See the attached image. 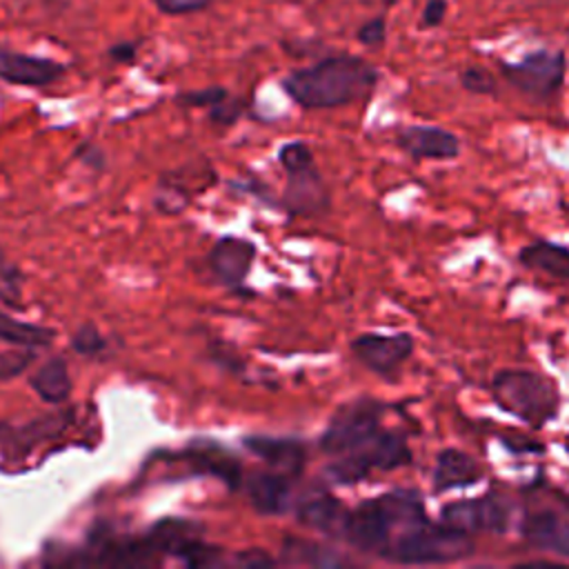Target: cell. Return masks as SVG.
<instances>
[{"instance_id":"1f68e13d","label":"cell","mask_w":569,"mask_h":569,"mask_svg":"<svg viewBox=\"0 0 569 569\" xmlns=\"http://www.w3.org/2000/svg\"><path fill=\"white\" fill-rule=\"evenodd\" d=\"M445 16H447V0H427L422 16H420V24L422 27H440Z\"/></svg>"},{"instance_id":"9c48e42d","label":"cell","mask_w":569,"mask_h":569,"mask_svg":"<svg viewBox=\"0 0 569 569\" xmlns=\"http://www.w3.org/2000/svg\"><path fill=\"white\" fill-rule=\"evenodd\" d=\"M351 349L367 369L391 376L413 353V338L409 333H360Z\"/></svg>"},{"instance_id":"6da1fadb","label":"cell","mask_w":569,"mask_h":569,"mask_svg":"<svg viewBox=\"0 0 569 569\" xmlns=\"http://www.w3.org/2000/svg\"><path fill=\"white\" fill-rule=\"evenodd\" d=\"M378 69L360 56L333 53L282 78L284 93L302 109H333L369 96Z\"/></svg>"},{"instance_id":"83f0119b","label":"cell","mask_w":569,"mask_h":569,"mask_svg":"<svg viewBox=\"0 0 569 569\" xmlns=\"http://www.w3.org/2000/svg\"><path fill=\"white\" fill-rule=\"evenodd\" d=\"M153 7L164 16H187L204 11L213 0H151Z\"/></svg>"},{"instance_id":"8fae6325","label":"cell","mask_w":569,"mask_h":569,"mask_svg":"<svg viewBox=\"0 0 569 569\" xmlns=\"http://www.w3.org/2000/svg\"><path fill=\"white\" fill-rule=\"evenodd\" d=\"M64 71L67 67L58 60L18 53L0 44V78L4 82L22 87H47L56 82Z\"/></svg>"},{"instance_id":"836d02e7","label":"cell","mask_w":569,"mask_h":569,"mask_svg":"<svg viewBox=\"0 0 569 569\" xmlns=\"http://www.w3.org/2000/svg\"><path fill=\"white\" fill-rule=\"evenodd\" d=\"M240 565H247V567H262V565H273V558L269 553H264L262 549H249V551H242L238 553L236 558Z\"/></svg>"},{"instance_id":"7c38bea8","label":"cell","mask_w":569,"mask_h":569,"mask_svg":"<svg viewBox=\"0 0 569 569\" xmlns=\"http://www.w3.org/2000/svg\"><path fill=\"white\" fill-rule=\"evenodd\" d=\"M256 247L249 240L224 236L209 253V269L227 287H240L253 264Z\"/></svg>"},{"instance_id":"4fadbf2b","label":"cell","mask_w":569,"mask_h":569,"mask_svg":"<svg viewBox=\"0 0 569 569\" xmlns=\"http://www.w3.org/2000/svg\"><path fill=\"white\" fill-rule=\"evenodd\" d=\"M349 509L329 491L311 489L296 505V518L316 531L327 536H342Z\"/></svg>"},{"instance_id":"d4e9b609","label":"cell","mask_w":569,"mask_h":569,"mask_svg":"<svg viewBox=\"0 0 569 569\" xmlns=\"http://www.w3.org/2000/svg\"><path fill=\"white\" fill-rule=\"evenodd\" d=\"M71 347L76 353L89 358V356L102 353L107 349V338L98 331V327L93 322H84L71 336Z\"/></svg>"},{"instance_id":"9a60e30c","label":"cell","mask_w":569,"mask_h":569,"mask_svg":"<svg viewBox=\"0 0 569 569\" xmlns=\"http://www.w3.org/2000/svg\"><path fill=\"white\" fill-rule=\"evenodd\" d=\"M244 449L253 456L264 460L267 465L276 467L287 476H296L302 471L307 460V449L296 438H280V436H244Z\"/></svg>"},{"instance_id":"cb8c5ba5","label":"cell","mask_w":569,"mask_h":569,"mask_svg":"<svg viewBox=\"0 0 569 569\" xmlns=\"http://www.w3.org/2000/svg\"><path fill=\"white\" fill-rule=\"evenodd\" d=\"M282 560L289 565H338L340 560L333 558L329 551H325L320 545L289 538L282 547Z\"/></svg>"},{"instance_id":"7a4b0ae2","label":"cell","mask_w":569,"mask_h":569,"mask_svg":"<svg viewBox=\"0 0 569 569\" xmlns=\"http://www.w3.org/2000/svg\"><path fill=\"white\" fill-rule=\"evenodd\" d=\"M473 547L467 531L425 518L405 527L402 536L389 542L385 558L400 565H447L471 556Z\"/></svg>"},{"instance_id":"f1b7e54d","label":"cell","mask_w":569,"mask_h":569,"mask_svg":"<svg viewBox=\"0 0 569 569\" xmlns=\"http://www.w3.org/2000/svg\"><path fill=\"white\" fill-rule=\"evenodd\" d=\"M358 40L367 47H378L387 40V22L382 16L367 20L360 29H358Z\"/></svg>"},{"instance_id":"4316f807","label":"cell","mask_w":569,"mask_h":569,"mask_svg":"<svg viewBox=\"0 0 569 569\" xmlns=\"http://www.w3.org/2000/svg\"><path fill=\"white\" fill-rule=\"evenodd\" d=\"M227 89L224 87H207V89H198V91H187L178 96V102L187 104V107H216L218 102H222L227 98Z\"/></svg>"},{"instance_id":"30bf717a","label":"cell","mask_w":569,"mask_h":569,"mask_svg":"<svg viewBox=\"0 0 569 569\" xmlns=\"http://www.w3.org/2000/svg\"><path fill=\"white\" fill-rule=\"evenodd\" d=\"M391 522L382 513L376 498L360 502L356 509H349L342 538L365 553L385 556L391 542Z\"/></svg>"},{"instance_id":"5bb4252c","label":"cell","mask_w":569,"mask_h":569,"mask_svg":"<svg viewBox=\"0 0 569 569\" xmlns=\"http://www.w3.org/2000/svg\"><path fill=\"white\" fill-rule=\"evenodd\" d=\"M398 144L413 158H431V160H449L460 153V140L456 133L431 127V124H411L400 129Z\"/></svg>"},{"instance_id":"2e32d148","label":"cell","mask_w":569,"mask_h":569,"mask_svg":"<svg viewBox=\"0 0 569 569\" xmlns=\"http://www.w3.org/2000/svg\"><path fill=\"white\" fill-rule=\"evenodd\" d=\"M247 496L251 507L262 516H280L291 502V480L287 473L258 471L247 480Z\"/></svg>"},{"instance_id":"d6986e66","label":"cell","mask_w":569,"mask_h":569,"mask_svg":"<svg viewBox=\"0 0 569 569\" xmlns=\"http://www.w3.org/2000/svg\"><path fill=\"white\" fill-rule=\"evenodd\" d=\"M31 387L38 393V398L47 405H60L71 396V378L69 367L62 356L49 358L33 376Z\"/></svg>"},{"instance_id":"4dcf8cb0","label":"cell","mask_w":569,"mask_h":569,"mask_svg":"<svg viewBox=\"0 0 569 569\" xmlns=\"http://www.w3.org/2000/svg\"><path fill=\"white\" fill-rule=\"evenodd\" d=\"M240 111H242L240 102H236L227 96L222 102L211 107V120L218 122V124H231L240 116Z\"/></svg>"},{"instance_id":"5b68a950","label":"cell","mask_w":569,"mask_h":569,"mask_svg":"<svg viewBox=\"0 0 569 569\" xmlns=\"http://www.w3.org/2000/svg\"><path fill=\"white\" fill-rule=\"evenodd\" d=\"M278 160L287 173L282 204L293 216H320L329 209V189L316 167L307 142L293 140L280 147Z\"/></svg>"},{"instance_id":"7402d4cb","label":"cell","mask_w":569,"mask_h":569,"mask_svg":"<svg viewBox=\"0 0 569 569\" xmlns=\"http://www.w3.org/2000/svg\"><path fill=\"white\" fill-rule=\"evenodd\" d=\"M189 460L196 469L204 471V473H213L220 480H224L229 487H238L240 485V467L238 462L220 447L207 442V445H193L189 449Z\"/></svg>"},{"instance_id":"f546056e","label":"cell","mask_w":569,"mask_h":569,"mask_svg":"<svg viewBox=\"0 0 569 569\" xmlns=\"http://www.w3.org/2000/svg\"><path fill=\"white\" fill-rule=\"evenodd\" d=\"M31 360H33L31 351H24V353H18V351L0 353V380L18 376L20 371H24L31 365Z\"/></svg>"},{"instance_id":"8992f818","label":"cell","mask_w":569,"mask_h":569,"mask_svg":"<svg viewBox=\"0 0 569 569\" xmlns=\"http://www.w3.org/2000/svg\"><path fill=\"white\" fill-rule=\"evenodd\" d=\"M380 413L382 407L369 398L342 405L320 436V451L338 456L365 442L376 431H380Z\"/></svg>"},{"instance_id":"3957f363","label":"cell","mask_w":569,"mask_h":569,"mask_svg":"<svg viewBox=\"0 0 569 569\" xmlns=\"http://www.w3.org/2000/svg\"><path fill=\"white\" fill-rule=\"evenodd\" d=\"M491 396L496 405L540 429L556 418L560 407V396L549 378L529 369H502L491 380Z\"/></svg>"},{"instance_id":"ac0fdd59","label":"cell","mask_w":569,"mask_h":569,"mask_svg":"<svg viewBox=\"0 0 569 569\" xmlns=\"http://www.w3.org/2000/svg\"><path fill=\"white\" fill-rule=\"evenodd\" d=\"M482 478V469L469 453L460 449H442L436 458L433 491L442 493L458 487L476 485Z\"/></svg>"},{"instance_id":"ba28073f","label":"cell","mask_w":569,"mask_h":569,"mask_svg":"<svg viewBox=\"0 0 569 569\" xmlns=\"http://www.w3.org/2000/svg\"><path fill=\"white\" fill-rule=\"evenodd\" d=\"M509 516H511L509 502L496 493L449 502L440 511L442 522L467 533H480V531L502 533L509 527Z\"/></svg>"},{"instance_id":"e0dca14e","label":"cell","mask_w":569,"mask_h":569,"mask_svg":"<svg viewBox=\"0 0 569 569\" xmlns=\"http://www.w3.org/2000/svg\"><path fill=\"white\" fill-rule=\"evenodd\" d=\"M522 538L542 551L569 556V520L553 511H536L525 516Z\"/></svg>"},{"instance_id":"ffe728a7","label":"cell","mask_w":569,"mask_h":569,"mask_svg":"<svg viewBox=\"0 0 569 569\" xmlns=\"http://www.w3.org/2000/svg\"><path fill=\"white\" fill-rule=\"evenodd\" d=\"M382 513L391 522V527H409L427 518L425 500L416 489H391L382 496H376Z\"/></svg>"},{"instance_id":"603a6c76","label":"cell","mask_w":569,"mask_h":569,"mask_svg":"<svg viewBox=\"0 0 569 569\" xmlns=\"http://www.w3.org/2000/svg\"><path fill=\"white\" fill-rule=\"evenodd\" d=\"M53 336L56 331H51L49 327L16 320L13 316L0 309V340L11 342L16 347H44L53 340Z\"/></svg>"},{"instance_id":"484cf974","label":"cell","mask_w":569,"mask_h":569,"mask_svg":"<svg viewBox=\"0 0 569 569\" xmlns=\"http://www.w3.org/2000/svg\"><path fill=\"white\" fill-rule=\"evenodd\" d=\"M460 82L471 93H493L496 91L493 76L489 71H485L482 67H467L460 73Z\"/></svg>"},{"instance_id":"d6a6232c","label":"cell","mask_w":569,"mask_h":569,"mask_svg":"<svg viewBox=\"0 0 569 569\" xmlns=\"http://www.w3.org/2000/svg\"><path fill=\"white\" fill-rule=\"evenodd\" d=\"M136 51H138L136 42H116L113 47H109L107 56L116 62H131L136 58Z\"/></svg>"},{"instance_id":"277c9868","label":"cell","mask_w":569,"mask_h":569,"mask_svg":"<svg viewBox=\"0 0 569 569\" xmlns=\"http://www.w3.org/2000/svg\"><path fill=\"white\" fill-rule=\"evenodd\" d=\"M409 462L411 449L400 433L376 431L353 449L338 453L336 460L325 467V476L333 485H356L373 471H393Z\"/></svg>"},{"instance_id":"44dd1931","label":"cell","mask_w":569,"mask_h":569,"mask_svg":"<svg viewBox=\"0 0 569 569\" xmlns=\"http://www.w3.org/2000/svg\"><path fill=\"white\" fill-rule=\"evenodd\" d=\"M520 262L529 269H538L542 273H549L560 280H569V247L538 240L520 251Z\"/></svg>"},{"instance_id":"52a82bcc","label":"cell","mask_w":569,"mask_h":569,"mask_svg":"<svg viewBox=\"0 0 569 569\" xmlns=\"http://www.w3.org/2000/svg\"><path fill=\"white\" fill-rule=\"evenodd\" d=\"M500 69L505 80L518 91L533 98H549L565 82L567 56L562 51L536 49L518 62H502Z\"/></svg>"}]
</instances>
